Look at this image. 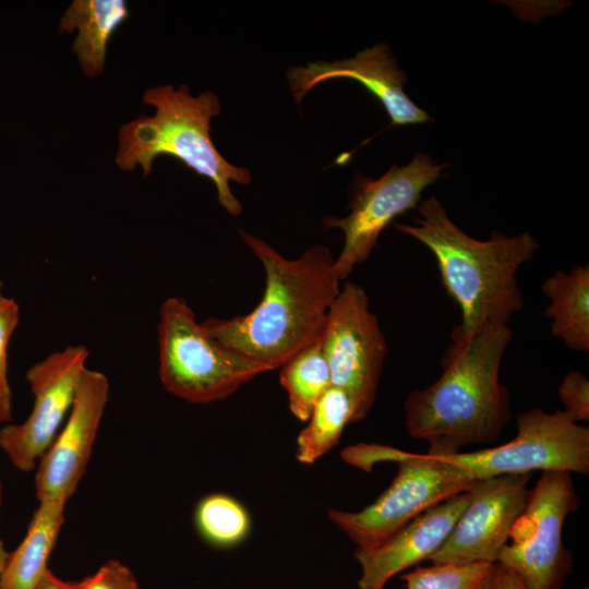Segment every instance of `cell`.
Here are the masks:
<instances>
[{"instance_id":"cell-1","label":"cell","mask_w":589,"mask_h":589,"mask_svg":"<svg viewBox=\"0 0 589 589\" xmlns=\"http://www.w3.org/2000/svg\"><path fill=\"white\" fill-rule=\"evenodd\" d=\"M239 235L264 268L263 297L247 314L211 317L202 326L224 347L273 371L321 337L341 280L325 245L287 259L263 239L241 229Z\"/></svg>"},{"instance_id":"cell-2","label":"cell","mask_w":589,"mask_h":589,"mask_svg":"<svg viewBox=\"0 0 589 589\" xmlns=\"http://www.w3.org/2000/svg\"><path fill=\"white\" fill-rule=\"evenodd\" d=\"M416 208V225L394 227L432 252L446 292L460 308L452 345L465 344L488 326L508 325L524 306L517 272L533 259L538 241L529 232L507 237L493 231L488 240L469 237L435 196Z\"/></svg>"},{"instance_id":"cell-3","label":"cell","mask_w":589,"mask_h":589,"mask_svg":"<svg viewBox=\"0 0 589 589\" xmlns=\"http://www.w3.org/2000/svg\"><path fill=\"white\" fill-rule=\"evenodd\" d=\"M508 325H492L461 345H452L442 375L409 393L404 402L410 436L430 443L429 454L453 455L464 446L497 441L512 413L500 366L512 340Z\"/></svg>"},{"instance_id":"cell-4","label":"cell","mask_w":589,"mask_h":589,"mask_svg":"<svg viewBox=\"0 0 589 589\" xmlns=\"http://www.w3.org/2000/svg\"><path fill=\"white\" fill-rule=\"evenodd\" d=\"M143 103L155 107L152 117H140L120 128L116 164L125 171L137 165L147 176L157 156L167 155L188 169L211 180L217 200L231 216L242 212V205L230 190L229 182L247 185L252 181L249 169L228 163L211 139V120L220 113V103L214 92L193 97L187 85L147 88Z\"/></svg>"},{"instance_id":"cell-5","label":"cell","mask_w":589,"mask_h":589,"mask_svg":"<svg viewBox=\"0 0 589 589\" xmlns=\"http://www.w3.org/2000/svg\"><path fill=\"white\" fill-rule=\"evenodd\" d=\"M341 458L364 471L383 461L398 465L390 485L372 504L359 512L332 508L327 513L360 550L380 546L428 508L471 490L477 482L462 477L441 456L407 453L376 443L348 446Z\"/></svg>"},{"instance_id":"cell-6","label":"cell","mask_w":589,"mask_h":589,"mask_svg":"<svg viewBox=\"0 0 589 589\" xmlns=\"http://www.w3.org/2000/svg\"><path fill=\"white\" fill-rule=\"evenodd\" d=\"M159 377L167 392L191 404L226 399L271 370L212 338L189 303L169 297L160 305Z\"/></svg>"},{"instance_id":"cell-7","label":"cell","mask_w":589,"mask_h":589,"mask_svg":"<svg viewBox=\"0 0 589 589\" xmlns=\"http://www.w3.org/2000/svg\"><path fill=\"white\" fill-rule=\"evenodd\" d=\"M517 430L514 440L496 447L437 456L470 481L536 470L589 472V429L565 411L531 408L517 417Z\"/></svg>"},{"instance_id":"cell-8","label":"cell","mask_w":589,"mask_h":589,"mask_svg":"<svg viewBox=\"0 0 589 589\" xmlns=\"http://www.w3.org/2000/svg\"><path fill=\"white\" fill-rule=\"evenodd\" d=\"M578 504L570 472L543 471L496 563L513 570L527 589H561L573 567L562 529Z\"/></svg>"},{"instance_id":"cell-9","label":"cell","mask_w":589,"mask_h":589,"mask_svg":"<svg viewBox=\"0 0 589 589\" xmlns=\"http://www.w3.org/2000/svg\"><path fill=\"white\" fill-rule=\"evenodd\" d=\"M445 167L430 155L418 152L409 164L402 167L394 164L378 179L356 175L349 214L344 217L328 215L323 219L324 229L338 228L345 235L342 250L334 261L340 280L369 259L381 232L396 217L416 208L423 190L441 177Z\"/></svg>"},{"instance_id":"cell-10","label":"cell","mask_w":589,"mask_h":589,"mask_svg":"<svg viewBox=\"0 0 589 589\" xmlns=\"http://www.w3.org/2000/svg\"><path fill=\"white\" fill-rule=\"evenodd\" d=\"M332 386L346 392L354 408L353 423L372 409L387 345L365 290L346 283L327 313L320 337Z\"/></svg>"},{"instance_id":"cell-11","label":"cell","mask_w":589,"mask_h":589,"mask_svg":"<svg viewBox=\"0 0 589 589\" xmlns=\"http://www.w3.org/2000/svg\"><path fill=\"white\" fill-rule=\"evenodd\" d=\"M88 354L83 345L68 346L48 354L26 372L34 395L33 409L22 423L0 429V448L20 471L35 470L60 431L87 369Z\"/></svg>"},{"instance_id":"cell-12","label":"cell","mask_w":589,"mask_h":589,"mask_svg":"<svg viewBox=\"0 0 589 589\" xmlns=\"http://www.w3.org/2000/svg\"><path fill=\"white\" fill-rule=\"evenodd\" d=\"M530 477L524 473L478 480L447 540L429 558L433 565L496 563L526 507Z\"/></svg>"},{"instance_id":"cell-13","label":"cell","mask_w":589,"mask_h":589,"mask_svg":"<svg viewBox=\"0 0 589 589\" xmlns=\"http://www.w3.org/2000/svg\"><path fill=\"white\" fill-rule=\"evenodd\" d=\"M108 398L107 376L87 368L64 423L37 462L38 502H68L73 495L89 461Z\"/></svg>"},{"instance_id":"cell-14","label":"cell","mask_w":589,"mask_h":589,"mask_svg":"<svg viewBox=\"0 0 589 589\" xmlns=\"http://www.w3.org/2000/svg\"><path fill=\"white\" fill-rule=\"evenodd\" d=\"M333 79H350L366 88L384 107L392 125L419 124L431 117L405 93L406 74L383 43L334 62L316 61L292 67L287 72L290 92L297 103L317 84Z\"/></svg>"},{"instance_id":"cell-15","label":"cell","mask_w":589,"mask_h":589,"mask_svg":"<svg viewBox=\"0 0 589 589\" xmlns=\"http://www.w3.org/2000/svg\"><path fill=\"white\" fill-rule=\"evenodd\" d=\"M470 490L428 508L387 541L372 550L357 549L354 558L361 570L359 589H384L401 570L429 560L447 540L468 505Z\"/></svg>"},{"instance_id":"cell-16","label":"cell","mask_w":589,"mask_h":589,"mask_svg":"<svg viewBox=\"0 0 589 589\" xmlns=\"http://www.w3.org/2000/svg\"><path fill=\"white\" fill-rule=\"evenodd\" d=\"M67 502H38L25 537L9 553L0 579V589H36L48 568L49 556L64 521Z\"/></svg>"},{"instance_id":"cell-17","label":"cell","mask_w":589,"mask_h":589,"mask_svg":"<svg viewBox=\"0 0 589 589\" xmlns=\"http://www.w3.org/2000/svg\"><path fill=\"white\" fill-rule=\"evenodd\" d=\"M129 16L123 0H75L64 12L60 32L79 31L72 49L86 75L101 74L108 41Z\"/></svg>"},{"instance_id":"cell-18","label":"cell","mask_w":589,"mask_h":589,"mask_svg":"<svg viewBox=\"0 0 589 589\" xmlns=\"http://www.w3.org/2000/svg\"><path fill=\"white\" fill-rule=\"evenodd\" d=\"M550 304L544 315L552 336L575 351L589 350V267L574 266L569 273L556 271L541 285Z\"/></svg>"},{"instance_id":"cell-19","label":"cell","mask_w":589,"mask_h":589,"mask_svg":"<svg viewBox=\"0 0 589 589\" xmlns=\"http://www.w3.org/2000/svg\"><path fill=\"white\" fill-rule=\"evenodd\" d=\"M353 420L354 408L348 394L330 386L297 437L296 459L303 465L314 464L338 444L344 429Z\"/></svg>"},{"instance_id":"cell-20","label":"cell","mask_w":589,"mask_h":589,"mask_svg":"<svg viewBox=\"0 0 589 589\" xmlns=\"http://www.w3.org/2000/svg\"><path fill=\"white\" fill-rule=\"evenodd\" d=\"M279 369V382L288 395L291 413L300 421H308L317 400L332 386L320 338Z\"/></svg>"},{"instance_id":"cell-21","label":"cell","mask_w":589,"mask_h":589,"mask_svg":"<svg viewBox=\"0 0 589 589\" xmlns=\"http://www.w3.org/2000/svg\"><path fill=\"white\" fill-rule=\"evenodd\" d=\"M193 520L199 536L217 549H230L241 544L249 537L252 527L245 506L224 493L203 496L195 505Z\"/></svg>"},{"instance_id":"cell-22","label":"cell","mask_w":589,"mask_h":589,"mask_svg":"<svg viewBox=\"0 0 589 589\" xmlns=\"http://www.w3.org/2000/svg\"><path fill=\"white\" fill-rule=\"evenodd\" d=\"M494 564L417 567L400 578L405 581L406 589H476L490 574Z\"/></svg>"},{"instance_id":"cell-23","label":"cell","mask_w":589,"mask_h":589,"mask_svg":"<svg viewBox=\"0 0 589 589\" xmlns=\"http://www.w3.org/2000/svg\"><path fill=\"white\" fill-rule=\"evenodd\" d=\"M71 589H142L133 572L118 560H109L94 574L70 581Z\"/></svg>"},{"instance_id":"cell-24","label":"cell","mask_w":589,"mask_h":589,"mask_svg":"<svg viewBox=\"0 0 589 589\" xmlns=\"http://www.w3.org/2000/svg\"><path fill=\"white\" fill-rule=\"evenodd\" d=\"M557 395L565 411L575 422L589 420V381L577 370L567 372Z\"/></svg>"},{"instance_id":"cell-25","label":"cell","mask_w":589,"mask_h":589,"mask_svg":"<svg viewBox=\"0 0 589 589\" xmlns=\"http://www.w3.org/2000/svg\"><path fill=\"white\" fill-rule=\"evenodd\" d=\"M20 308L13 298L0 294V393L11 394L8 382V345L19 323Z\"/></svg>"},{"instance_id":"cell-26","label":"cell","mask_w":589,"mask_h":589,"mask_svg":"<svg viewBox=\"0 0 589 589\" xmlns=\"http://www.w3.org/2000/svg\"><path fill=\"white\" fill-rule=\"evenodd\" d=\"M476 589H527L521 579L506 566L495 563Z\"/></svg>"},{"instance_id":"cell-27","label":"cell","mask_w":589,"mask_h":589,"mask_svg":"<svg viewBox=\"0 0 589 589\" xmlns=\"http://www.w3.org/2000/svg\"><path fill=\"white\" fill-rule=\"evenodd\" d=\"M36 589H71L70 581H65L48 569Z\"/></svg>"},{"instance_id":"cell-28","label":"cell","mask_w":589,"mask_h":589,"mask_svg":"<svg viewBox=\"0 0 589 589\" xmlns=\"http://www.w3.org/2000/svg\"><path fill=\"white\" fill-rule=\"evenodd\" d=\"M12 394L0 393V429L11 420Z\"/></svg>"},{"instance_id":"cell-29","label":"cell","mask_w":589,"mask_h":589,"mask_svg":"<svg viewBox=\"0 0 589 589\" xmlns=\"http://www.w3.org/2000/svg\"><path fill=\"white\" fill-rule=\"evenodd\" d=\"M2 492H3V488H2V483L0 481V506L2 504ZM9 553L10 552H8L5 550L3 541L0 538V579H1V575H2V572L4 569L8 556H9Z\"/></svg>"},{"instance_id":"cell-30","label":"cell","mask_w":589,"mask_h":589,"mask_svg":"<svg viewBox=\"0 0 589 589\" xmlns=\"http://www.w3.org/2000/svg\"><path fill=\"white\" fill-rule=\"evenodd\" d=\"M582 589H589V587H588V586H586V587H584Z\"/></svg>"},{"instance_id":"cell-31","label":"cell","mask_w":589,"mask_h":589,"mask_svg":"<svg viewBox=\"0 0 589 589\" xmlns=\"http://www.w3.org/2000/svg\"><path fill=\"white\" fill-rule=\"evenodd\" d=\"M0 288H1V283H0ZM0 294H1V292H0Z\"/></svg>"}]
</instances>
